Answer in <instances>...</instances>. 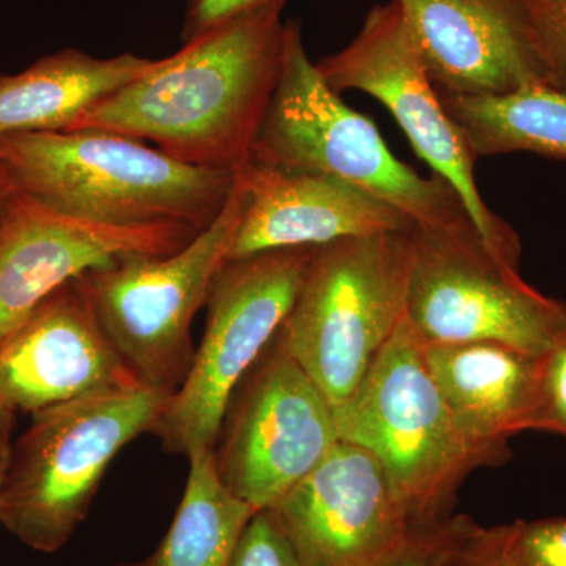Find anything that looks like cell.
Here are the masks:
<instances>
[{
	"label": "cell",
	"mask_w": 566,
	"mask_h": 566,
	"mask_svg": "<svg viewBox=\"0 0 566 566\" xmlns=\"http://www.w3.org/2000/svg\"><path fill=\"white\" fill-rule=\"evenodd\" d=\"M512 532L513 523L493 527L472 524L450 566H513Z\"/></svg>",
	"instance_id": "4316f807"
},
{
	"label": "cell",
	"mask_w": 566,
	"mask_h": 566,
	"mask_svg": "<svg viewBox=\"0 0 566 566\" xmlns=\"http://www.w3.org/2000/svg\"><path fill=\"white\" fill-rule=\"evenodd\" d=\"M543 82L566 96V0H520Z\"/></svg>",
	"instance_id": "44dd1931"
},
{
	"label": "cell",
	"mask_w": 566,
	"mask_h": 566,
	"mask_svg": "<svg viewBox=\"0 0 566 566\" xmlns=\"http://www.w3.org/2000/svg\"><path fill=\"white\" fill-rule=\"evenodd\" d=\"M275 3L285 6L286 0H186L182 43H189L226 22Z\"/></svg>",
	"instance_id": "484cf974"
},
{
	"label": "cell",
	"mask_w": 566,
	"mask_h": 566,
	"mask_svg": "<svg viewBox=\"0 0 566 566\" xmlns=\"http://www.w3.org/2000/svg\"><path fill=\"white\" fill-rule=\"evenodd\" d=\"M251 161L352 182L403 212L417 229L476 232L444 178L420 177L395 158L375 123L342 102L308 57L300 21L286 22L281 77Z\"/></svg>",
	"instance_id": "3957f363"
},
{
	"label": "cell",
	"mask_w": 566,
	"mask_h": 566,
	"mask_svg": "<svg viewBox=\"0 0 566 566\" xmlns=\"http://www.w3.org/2000/svg\"><path fill=\"white\" fill-rule=\"evenodd\" d=\"M229 566H305L274 509L255 512L234 546Z\"/></svg>",
	"instance_id": "7402d4cb"
},
{
	"label": "cell",
	"mask_w": 566,
	"mask_h": 566,
	"mask_svg": "<svg viewBox=\"0 0 566 566\" xmlns=\"http://www.w3.org/2000/svg\"><path fill=\"white\" fill-rule=\"evenodd\" d=\"M513 566H566V517L513 523Z\"/></svg>",
	"instance_id": "d4e9b609"
},
{
	"label": "cell",
	"mask_w": 566,
	"mask_h": 566,
	"mask_svg": "<svg viewBox=\"0 0 566 566\" xmlns=\"http://www.w3.org/2000/svg\"><path fill=\"white\" fill-rule=\"evenodd\" d=\"M172 394L142 386L32 415L11 450L0 524L40 553L65 546L87 517L112 460L151 433Z\"/></svg>",
	"instance_id": "5b68a950"
},
{
	"label": "cell",
	"mask_w": 566,
	"mask_h": 566,
	"mask_svg": "<svg viewBox=\"0 0 566 566\" xmlns=\"http://www.w3.org/2000/svg\"><path fill=\"white\" fill-rule=\"evenodd\" d=\"M423 353L460 430L504 463L510 439L534 428L539 356L495 342L423 344Z\"/></svg>",
	"instance_id": "e0dca14e"
},
{
	"label": "cell",
	"mask_w": 566,
	"mask_h": 566,
	"mask_svg": "<svg viewBox=\"0 0 566 566\" xmlns=\"http://www.w3.org/2000/svg\"><path fill=\"white\" fill-rule=\"evenodd\" d=\"M438 92L506 95L545 84L520 0H398Z\"/></svg>",
	"instance_id": "2e32d148"
},
{
	"label": "cell",
	"mask_w": 566,
	"mask_h": 566,
	"mask_svg": "<svg viewBox=\"0 0 566 566\" xmlns=\"http://www.w3.org/2000/svg\"><path fill=\"white\" fill-rule=\"evenodd\" d=\"M532 431L566 438V303L553 342L539 356L538 405Z\"/></svg>",
	"instance_id": "603a6c76"
},
{
	"label": "cell",
	"mask_w": 566,
	"mask_h": 566,
	"mask_svg": "<svg viewBox=\"0 0 566 566\" xmlns=\"http://www.w3.org/2000/svg\"><path fill=\"white\" fill-rule=\"evenodd\" d=\"M438 93L476 158L527 151L566 159V96L546 84L526 85L506 95Z\"/></svg>",
	"instance_id": "d6986e66"
},
{
	"label": "cell",
	"mask_w": 566,
	"mask_h": 566,
	"mask_svg": "<svg viewBox=\"0 0 566 566\" xmlns=\"http://www.w3.org/2000/svg\"><path fill=\"white\" fill-rule=\"evenodd\" d=\"M243 210L237 175L221 214L180 251L123 256L74 279L142 386L175 392L191 370L193 316L207 305L212 282L229 260Z\"/></svg>",
	"instance_id": "52a82bcc"
},
{
	"label": "cell",
	"mask_w": 566,
	"mask_h": 566,
	"mask_svg": "<svg viewBox=\"0 0 566 566\" xmlns=\"http://www.w3.org/2000/svg\"><path fill=\"white\" fill-rule=\"evenodd\" d=\"M244 210L229 260L349 237L408 232L411 219L352 182L249 161L238 172Z\"/></svg>",
	"instance_id": "9a60e30c"
},
{
	"label": "cell",
	"mask_w": 566,
	"mask_h": 566,
	"mask_svg": "<svg viewBox=\"0 0 566 566\" xmlns=\"http://www.w3.org/2000/svg\"><path fill=\"white\" fill-rule=\"evenodd\" d=\"M14 189L52 210L118 227L180 223L202 232L238 174L202 169L103 129L0 137Z\"/></svg>",
	"instance_id": "7a4b0ae2"
},
{
	"label": "cell",
	"mask_w": 566,
	"mask_h": 566,
	"mask_svg": "<svg viewBox=\"0 0 566 566\" xmlns=\"http://www.w3.org/2000/svg\"><path fill=\"white\" fill-rule=\"evenodd\" d=\"M411 230L316 245L275 340L329 403L352 397L406 316Z\"/></svg>",
	"instance_id": "8992f818"
},
{
	"label": "cell",
	"mask_w": 566,
	"mask_h": 566,
	"mask_svg": "<svg viewBox=\"0 0 566 566\" xmlns=\"http://www.w3.org/2000/svg\"><path fill=\"white\" fill-rule=\"evenodd\" d=\"M312 252L275 249L223 264L208 296L191 370L151 430L167 453L216 449L230 398L289 315Z\"/></svg>",
	"instance_id": "ba28073f"
},
{
	"label": "cell",
	"mask_w": 566,
	"mask_h": 566,
	"mask_svg": "<svg viewBox=\"0 0 566 566\" xmlns=\"http://www.w3.org/2000/svg\"><path fill=\"white\" fill-rule=\"evenodd\" d=\"M472 524L471 517L449 516L417 527L403 549L381 566H450Z\"/></svg>",
	"instance_id": "cb8c5ba5"
},
{
	"label": "cell",
	"mask_w": 566,
	"mask_h": 566,
	"mask_svg": "<svg viewBox=\"0 0 566 566\" xmlns=\"http://www.w3.org/2000/svg\"><path fill=\"white\" fill-rule=\"evenodd\" d=\"M333 408L338 439L381 463L415 527L452 516L465 476L499 464L458 427L406 316L352 397Z\"/></svg>",
	"instance_id": "277c9868"
},
{
	"label": "cell",
	"mask_w": 566,
	"mask_h": 566,
	"mask_svg": "<svg viewBox=\"0 0 566 566\" xmlns=\"http://www.w3.org/2000/svg\"><path fill=\"white\" fill-rule=\"evenodd\" d=\"M14 419L0 423V501H2L3 486H6L7 472H9L11 450L13 444L10 441L11 428Z\"/></svg>",
	"instance_id": "83f0119b"
},
{
	"label": "cell",
	"mask_w": 566,
	"mask_h": 566,
	"mask_svg": "<svg viewBox=\"0 0 566 566\" xmlns=\"http://www.w3.org/2000/svg\"><path fill=\"white\" fill-rule=\"evenodd\" d=\"M199 233L180 223L93 222L14 189L0 221V345L52 293L93 268L129 255H167Z\"/></svg>",
	"instance_id": "7c38bea8"
},
{
	"label": "cell",
	"mask_w": 566,
	"mask_h": 566,
	"mask_svg": "<svg viewBox=\"0 0 566 566\" xmlns=\"http://www.w3.org/2000/svg\"><path fill=\"white\" fill-rule=\"evenodd\" d=\"M338 441L333 405L273 338L230 398L216 468L227 490L259 512L277 504Z\"/></svg>",
	"instance_id": "8fae6325"
},
{
	"label": "cell",
	"mask_w": 566,
	"mask_h": 566,
	"mask_svg": "<svg viewBox=\"0 0 566 566\" xmlns=\"http://www.w3.org/2000/svg\"><path fill=\"white\" fill-rule=\"evenodd\" d=\"M151 59L125 52L98 59L69 48L17 74H0V137L66 133L77 118L150 69Z\"/></svg>",
	"instance_id": "ac0fdd59"
},
{
	"label": "cell",
	"mask_w": 566,
	"mask_h": 566,
	"mask_svg": "<svg viewBox=\"0 0 566 566\" xmlns=\"http://www.w3.org/2000/svg\"><path fill=\"white\" fill-rule=\"evenodd\" d=\"M316 66L335 92L360 91L385 104L417 155L455 189L495 262L520 273V238L476 188L475 153L442 106L400 2L375 6L352 43Z\"/></svg>",
	"instance_id": "9c48e42d"
},
{
	"label": "cell",
	"mask_w": 566,
	"mask_h": 566,
	"mask_svg": "<svg viewBox=\"0 0 566 566\" xmlns=\"http://www.w3.org/2000/svg\"><path fill=\"white\" fill-rule=\"evenodd\" d=\"M271 509L305 566H381L417 527L368 450L338 441Z\"/></svg>",
	"instance_id": "4fadbf2b"
},
{
	"label": "cell",
	"mask_w": 566,
	"mask_h": 566,
	"mask_svg": "<svg viewBox=\"0 0 566 566\" xmlns=\"http://www.w3.org/2000/svg\"><path fill=\"white\" fill-rule=\"evenodd\" d=\"M14 412L9 411V409L0 408V423L7 422V420H13Z\"/></svg>",
	"instance_id": "f546056e"
},
{
	"label": "cell",
	"mask_w": 566,
	"mask_h": 566,
	"mask_svg": "<svg viewBox=\"0 0 566 566\" xmlns=\"http://www.w3.org/2000/svg\"><path fill=\"white\" fill-rule=\"evenodd\" d=\"M142 387L76 281L52 293L0 345V408L35 412L93 395Z\"/></svg>",
	"instance_id": "5bb4252c"
},
{
	"label": "cell",
	"mask_w": 566,
	"mask_h": 566,
	"mask_svg": "<svg viewBox=\"0 0 566 566\" xmlns=\"http://www.w3.org/2000/svg\"><path fill=\"white\" fill-rule=\"evenodd\" d=\"M13 191L14 186L13 181H11L9 170H7L6 164L0 159V221H2L3 210H6V205L9 202Z\"/></svg>",
	"instance_id": "f1b7e54d"
},
{
	"label": "cell",
	"mask_w": 566,
	"mask_h": 566,
	"mask_svg": "<svg viewBox=\"0 0 566 566\" xmlns=\"http://www.w3.org/2000/svg\"><path fill=\"white\" fill-rule=\"evenodd\" d=\"M406 318L423 344L495 342L543 356L562 319L551 300L505 270L482 237L411 229Z\"/></svg>",
	"instance_id": "30bf717a"
},
{
	"label": "cell",
	"mask_w": 566,
	"mask_h": 566,
	"mask_svg": "<svg viewBox=\"0 0 566 566\" xmlns=\"http://www.w3.org/2000/svg\"><path fill=\"white\" fill-rule=\"evenodd\" d=\"M283 7L252 11L185 43L85 111L70 132L117 133L151 142L188 166L240 172L281 77Z\"/></svg>",
	"instance_id": "6da1fadb"
},
{
	"label": "cell",
	"mask_w": 566,
	"mask_h": 566,
	"mask_svg": "<svg viewBox=\"0 0 566 566\" xmlns=\"http://www.w3.org/2000/svg\"><path fill=\"white\" fill-rule=\"evenodd\" d=\"M188 460L185 493L159 546L150 556L115 566H229L256 510L223 485L214 450H197Z\"/></svg>",
	"instance_id": "ffe728a7"
}]
</instances>
